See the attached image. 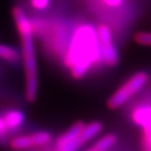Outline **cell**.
I'll return each mask as SVG.
<instances>
[{"instance_id": "1", "label": "cell", "mask_w": 151, "mask_h": 151, "mask_svg": "<svg viewBox=\"0 0 151 151\" xmlns=\"http://www.w3.org/2000/svg\"><path fill=\"white\" fill-rule=\"evenodd\" d=\"M63 63L76 80H80L103 64L97 27L81 23L71 32L63 56Z\"/></svg>"}, {"instance_id": "2", "label": "cell", "mask_w": 151, "mask_h": 151, "mask_svg": "<svg viewBox=\"0 0 151 151\" xmlns=\"http://www.w3.org/2000/svg\"><path fill=\"white\" fill-rule=\"evenodd\" d=\"M12 14L21 41V59L25 76V98L28 102H34L38 93V65L34 23L20 6L13 7Z\"/></svg>"}, {"instance_id": "3", "label": "cell", "mask_w": 151, "mask_h": 151, "mask_svg": "<svg viewBox=\"0 0 151 151\" xmlns=\"http://www.w3.org/2000/svg\"><path fill=\"white\" fill-rule=\"evenodd\" d=\"M149 81V75L145 71H137L113 92L107 101V106L110 109H118L125 105L134 94H137Z\"/></svg>"}, {"instance_id": "4", "label": "cell", "mask_w": 151, "mask_h": 151, "mask_svg": "<svg viewBox=\"0 0 151 151\" xmlns=\"http://www.w3.org/2000/svg\"><path fill=\"white\" fill-rule=\"evenodd\" d=\"M97 34L103 64L108 67L116 66L119 62V54L113 43L111 29L106 24H100L97 26Z\"/></svg>"}, {"instance_id": "5", "label": "cell", "mask_w": 151, "mask_h": 151, "mask_svg": "<svg viewBox=\"0 0 151 151\" xmlns=\"http://www.w3.org/2000/svg\"><path fill=\"white\" fill-rule=\"evenodd\" d=\"M85 123L77 122L64 131L56 141V151H78L83 146L82 131Z\"/></svg>"}, {"instance_id": "6", "label": "cell", "mask_w": 151, "mask_h": 151, "mask_svg": "<svg viewBox=\"0 0 151 151\" xmlns=\"http://www.w3.org/2000/svg\"><path fill=\"white\" fill-rule=\"evenodd\" d=\"M2 116L4 118L11 134H14L18 130L21 129L25 123V114L23 111L18 108L7 109L2 113Z\"/></svg>"}, {"instance_id": "7", "label": "cell", "mask_w": 151, "mask_h": 151, "mask_svg": "<svg viewBox=\"0 0 151 151\" xmlns=\"http://www.w3.org/2000/svg\"><path fill=\"white\" fill-rule=\"evenodd\" d=\"M131 120L135 125L143 128L151 123V106L150 105H139L131 111Z\"/></svg>"}, {"instance_id": "8", "label": "cell", "mask_w": 151, "mask_h": 151, "mask_svg": "<svg viewBox=\"0 0 151 151\" xmlns=\"http://www.w3.org/2000/svg\"><path fill=\"white\" fill-rule=\"evenodd\" d=\"M0 60L9 64H17L21 59V52L14 46L0 43Z\"/></svg>"}, {"instance_id": "9", "label": "cell", "mask_w": 151, "mask_h": 151, "mask_svg": "<svg viewBox=\"0 0 151 151\" xmlns=\"http://www.w3.org/2000/svg\"><path fill=\"white\" fill-rule=\"evenodd\" d=\"M102 130H103V125H102V123L98 122V121H93V122L85 124L82 131V139L84 144L92 141L94 137H98Z\"/></svg>"}, {"instance_id": "10", "label": "cell", "mask_w": 151, "mask_h": 151, "mask_svg": "<svg viewBox=\"0 0 151 151\" xmlns=\"http://www.w3.org/2000/svg\"><path fill=\"white\" fill-rule=\"evenodd\" d=\"M9 146L13 150L22 151L32 148L33 143L29 135H15L9 139Z\"/></svg>"}, {"instance_id": "11", "label": "cell", "mask_w": 151, "mask_h": 151, "mask_svg": "<svg viewBox=\"0 0 151 151\" xmlns=\"http://www.w3.org/2000/svg\"><path fill=\"white\" fill-rule=\"evenodd\" d=\"M116 141H118V137L116 134L113 133H108V134H105L104 137H102L101 139H98L96 143H94L93 147L92 148L96 151H107L116 145Z\"/></svg>"}, {"instance_id": "12", "label": "cell", "mask_w": 151, "mask_h": 151, "mask_svg": "<svg viewBox=\"0 0 151 151\" xmlns=\"http://www.w3.org/2000/svg\"><path fill=\"white\" fill-rule=\"evenodd\" d=\"M33 147H44L52 142V134L46 130H38L33 132L31 135Z\"/></svg>"}, {"instance_id": "13", "label": "cell", "mask_w": 151, "mask_h": 151, "mask_svg": "<svg viewBox=\"0 0 151 151\" xmlns=\"http://www.w3.org/2000/svg\"><path fill=\"white\" fill-rule=\"evenodd\" d=\"M134 41L143 46H151V33L149 32H139L135 34Z\"/></svg>"}, {"instance_id": "14", "label": "cell", "mask_w": 151, "mask_h": 151, "mask_svg": "<svg viewBox=\"0 0 151 151\" xmlns=\"http://www.w3.org/2000/svg\"><path fill=\"white\" fill-rule=\"evenodd\" d=\"M143 131V146L146 151H151V123L142 128Z\"/></svg>"}, {"instance_id": "15", "label": "cell", "mask_w": 151, "mask_h": 151, "mask_svg": "<svg viewBox=\"0 0 151 151\" xmlns=\"http://www.w3.org/2000/svg\"><path fill=\"white\" fill-rule=\"evenodd\" d=\"M9 135H11V132H9V127H7L4 118L1 113L0 114V143H5L9 139Z\"/></svg>"}, {"instance_id": "16", "label": "cell", "mask_w": 151, "mask_h": 151, "mask_svg": "<svg viewBox=\"0 0 151 151\" xmlns=\"http://www.w3.org/2000/svg\"><path fill=\"white\" fill-rule=\"evenodd\" d=\"M52 0H29V4L38 12H43L50 7Z\"/></svg>"}, {"instance_id": "17", "label": "cell", "mask_w": 151, "mask_h": 151, "mask_svg": "<svg viewBox=\"0 0 151 151\" xmlns=\"http://www.w3.org/2000/svg\"><path fill=\"white\" fill-rule=\"evenodd\" d=\"M103 4H105L106 6L108 7H119L122 5L123 0H101Z\"/></svg>"}, {"instance_id": "18", "label": "cell", "mask_w": 151, "mask_h": 151, "mask_svg": "<svg viewBox=\"0 0 151 151\" xmlns=\"http://www.w3.org/2000/svg\"><path fill=\"white\" fill-rule=\"evenodd\" d=\"M86 151H96L93 148H90V149H88V150H86Z\"/></svg>"}]
</instances>
